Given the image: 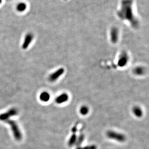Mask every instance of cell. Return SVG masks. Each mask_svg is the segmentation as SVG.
I'll return each instance as SVG.
<instances>
[{
	"label": "cell",
	"mask_w": 149,
	"mask_h": 149,
	"mask_svg": "<svg viewBox=\"0 0 149 149\" xmlns=\"http://www.w3.org/2000/svg\"><path fill=\"white\" fill-rule=\"evenodd\" d=\"M5 122H7L10 125L14 137L15 139L18 141L21 140L22 139V135L16 122L11 119H8Z\"/></svg>",
	"instance_id": "obj_1"
},
{
	"label": "cell",
	"mask_w": 149,
	"mask_h": 149,
	"mask_svg": "<svg viewBox=\"0 0 149 149\" xmlns=\"http://www.w3.org/2000/svg\"><path fill=\"white\" fill-rule=\"evenodd\" d=\"M106 136L109 139L115 140L120 142H125L126 139V136L124 134L112 130L107 131Z\"/></svg>",
	"instance_id": "obj_2"
},
{
	"label": "cell",
	"mask_w": 149,
	"mask_h": 149,
	"mask_svg": "<svg viewBox=\"0 0 149 149\" xmlns=\"http://www.w3.org/2000/svg\"><path fill=\"white\" fill-rule=\"evenodd\" d=\"M19 113L18 109L16 108H11L9 109L7 112L1 113L0 114V120L5 121L9 118L17 115Z\"/></svg>",
	"instance_id": "obj_3"
},
{
	"label": "cell",
	"mask_w": 149,
	"mask_h": 149,
	"mask_svg": "<svg viewBox=\"0 0 149 149\" xmlns=\"http://www.w3.org/2000/svg\"><path fill=\"white\" fill-rule=\"evenodd\" d=\"M128 60L129 57L128 53L125 51H123L120 55L117 64L120 67H124L128 64Z\"/></svg>",
	"instance_id": "obj_4"
},
{
	"label": "cell",
	"mask_w": 149,
	"mask_h": 149,
	"mask_svg": "<svg viewBox=\"0 0 149 149\" xmlns=\"http://www.w3.org/2000/svg\"><path fill=\"white\" fill-rule=\"evenodd\" d=\"M65 73L64 68L61 67L59 69L57 70L54 73H52L50 75L48 78V80L51 82H55L58 80L61 76L63 75V74Z\"/></svg>",
	"instance_id": "obj_5"
},
{
	"label": "cell",
	"mask_w": 149,
	"mask_h": 149,
	"mask_svg": "<svg viewBox=\"0 0 149 149\" xmlns=\"http://www.w3.org/2000/svg\"><path fill=\"white\" fill-rule=\"evenodd\" d=\"M69 99V96L68 94L66 92H63L56 98L55 102L59 105H61L66 103Z\"/></svg>",
	"instance_id": "obj_6"
},
{
	"label": "cell",
	"mask_w": 149,
	"mask_h": 149,
	"mask_svg": "<svg viewBox=\"0 0 149 149\" xmlns=\"http://www.w3.org/2000/svg\"><path fill=\"white\" fill-rule=\"evenodd\" d=\"M33 35L31 33H27L25 37L24 40L23 41L22 48L24 50L27 49L28 47L30 46V43H31L33 39Z\"/></svg>",
	"instance_id": "obj_7"
},
{
	"label": "cell",
	"mask_w": 149,
	"mask_h": 149,
	"mask_svg": "<svg viewBox=\"0 0 149 149\" xmlns=\"http://www.w3.org/2000/svg\"><path fill=\"white\" fill-rule=\"evenodd\" d=\"M132 111L134 116L138 118L142 117L143 115V112L142 109L138 106H134L132 108Z\"/></svg>",
	"instance_id": "obj_8"
},
{
	"label": "cell",
	"mask_w": 149,
	"mask_h": 149,
	"mask_svg": "<svg viewBox=\"0 0 149 149\" xmlns=\"http://www.w3.org/2000/svg\"><path fill=\"white\" fill-rule=\"evenodd\" d=\"M133 73L138 76H142L144 75L145 73V69L144 67L142 66H139L137 67H136L134 69H133Z\"/></svg>",
	"instance_id": "obj_9"
},
{
	"label": "cell",
	"mask_w": 149,
	"mask_h": 149,
	"mask_svg": "<svg viewBox=\"0 0 149 149\" xmlns=\"http://www.w3.org/2000/svg\"><path fill=\"white\" fill-rule=\"evenodd\" d=\"M39 99L43 102H47L50 99V94L47 91H43L39 95Z\"/></svg>",
	"instance_id": "obj_10"
},
{
	"label": "cell",
	"mask_w": 149,
	"mask_h": 149,
	"mask_svg": "<svg viewBox=\"0 0 149 149\" xmlns=\"http://www.w3.org/2000/svg\"><path fill=\"white\" fill-rule=\"evenodd\" d=\"M77 137L76 134H73L70 137V139L68 140V145L69 147H72L73 145H75Z\"/></svg>",
	"instance_id": "obj_11"
},
{
	"label": "cell",
	"mask_w": 149,
	"mask_h": 149,
	"mask_svg": "<svg viewBox=\"0 0 149 149\" xmlns=\"http://www.w3.org/2000/svg\"><path fill=\"white\" fill-rule=\"evenodd\" d=\"M80 113L83 116H85L87 115L89 112V109L88 106L84 105L82 106L79 109Z\"/></svg>",
	"instance_id": "obj_12"
},
{
	"label": "cell",
	"mask_w": 149,
	"mask_h": 149,
	"mask_svg": "<svg viewBox=\"0 0 149 149\" xmlns=\"http://www.w3.org/2000/svg\"><path fill=\"white\" fill-rule=\"evenodd\" d=\"M27 4L24 2H20L17 4L16 9L19 12H23L27 9Z\"/></svg>",
	"instance_id": "obj_13"
},
{
	"label": "cell",
	"mask_w": 149,
	"mask_h": 149,
	"mask_svg": "<svg viewBox=\"0 0 149 149\" xmlns=\"http://www.w3.org/2000/svg\"><path fill=\"white\" fill-rule=\"evenodd\" d=\"M85 136L84 134H81L78 137H77V140H76V142L75 143V145H76L78 147H80V146L81 145V144L83 142V141L85 140Z\"/></svg>",
	"instance_id": "obj_14"
},
{
	"label": "cell",
	"mask_w": 149,
	"mask_h": 149,
	"mask_svg": "<svg viewBox=\"0 0 149 149\" xmlns=\"http://www.w3.org/2000/svg\"><path fill=\"white\" fill-rule=\"evenodd\" d=\"M76 149H97V146L96 145H90L85 147H78Z\"/></svg>",
	"instance_id": "obj_15"
},
{
	"label": "cell",
	"mask_w": 149,
	"mask_h": 149,
	"mask_svg": "<svg viewBox=\"0 0 149 149\" xmlns=\"http://www.w3.org/2000/svg\"><path fill=\"white\" fill-rule=\"evenodd\" d=\"M77 131V126H74V127L72 128V130H71V131H72V132L73 133V134H76Z\"/></svg>",
	"instance_id": "obj_16"
},
{
	"label": "cell",
	"mask_w": 149,
	"mask_h": 149,
	"mask_svg": "<svg viewBox=\"0 0 149 149\" xmlns=\"http://www.w3.org/2000/svg\"><path fill=\"white\" fill-rule=\"evenodd\" d=\"M2 2V0H0V4H1Z\"/></svg>",
	"instance_id": "obj_17"
}]
</instances>
